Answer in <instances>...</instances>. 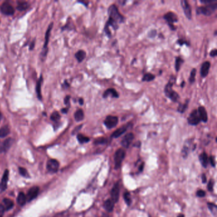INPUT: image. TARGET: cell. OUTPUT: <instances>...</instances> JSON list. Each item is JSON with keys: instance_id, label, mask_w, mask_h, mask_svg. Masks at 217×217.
<instances>
[{"instance_id": "6da1fadb", "label": "cell", "mask_w": 217, "mask_h": 217, "mask_svg": "<svg viewBox=\"0 0 217 217\" xmlns=\"http://www.w3.org/2000/svg\"><path fill=\"white\" fill-rule=\"evenodd\" d=\"M109 18L104 26V32L108 37H111V32L109 29L110 27H112L114 30L118 28L119 24L123 23L125 21L124 16L120 13L118 10V8L114 4L111 5L108 10Z\"/></svg>"}, {"instance_id": "7a4b0ae2", "label": "cell", "mask_w": 217, "mask_h": 217, "mask_svg": "<svg viewBox=\"0 0 217 217\" xmlns=\"http://www.w3.org/2000/svg\"><path fill=\"white\" fill-rule=\"evenodd\" d=\"M176 81V77H171L170 81L166 85L164 88V93L166 97L170 98L173 102H177L180 98L179 94L173 89V86Z\"/></svg>"}, {"instance_id": "3957f363", "label": "cell", "mask_w": 217, "mask_h": 217, "mask_svg": "<svg viewBox=\"0 0 217 217\" xmlns=\"http://www.w3.org/2000/svg\"><path fill=\"white\" fill-rule=\"evenodd\" d=\"M217 9V3L216 2L205 5V6H201L198 7L196 9V13L197 15H204L206 16H210L215 12Z\"/></svg>"}, {"instance_id": "277c9868", "label": "cell", "mask_w": 217, "mask_h": 217, "mask_svg": "<svg viewBox=\"0 0 217 217\" xmlns=\"http://www.w3.org/2000/svg\"><path fill=\"white\" fill-rule=\"evenodd\" d=\"M125 157V151L122 148L118 149L114 155L115 169L117 170H119L122 166V162Z\"/></svg>"}, {"instance_id": "5b68a950", "label": "cell", "mask_w": 217, "mask_h": 217, "mask_svg": "<svg viewBox=\"0 0 217 217\" xmlns=\"http://www.w3.org/2000/svg\"><path fill=\"white\" fill-rule=\"evenodd\" d=\"M163 17L167 22V24L172 30H175L176 29V28L174 26L173 24L178 21V17L177 15L173 12H169L164 14Z\"/></svg>"}, {"instance_id": "8992f818", "label": "cell", "mask_w": 217, "mask_h": 217, "mask_svg": "<svg viewBox=\"0 0 217 217\" xmlns=\"http://www.w3.org/2000/svg\"><path fill=\"white\" fill-rule=\"evenodd\" d=\"M187 121L191 125H197L200 123V119L197 110H194L191 112L187 118Z\"/></svg>"}, {"instance_id": "52a82bcc", "label": "cell", "mask_w": 217, "mask_h": 217, "mask_svg": "<svg viewBox=\"0 0 217 217\" xmlns=\"http://www.w3.org/2000/svg\"><path fill=\"white\" fill-rule=\"evenodd\" d=\"M118 122V118L116 116H112V115H108L107 117L104 121V124L105 125V126L110 129H113L115 127Z\"/></svg>"}, {"instance_id": "ba28073f", "label": "cell", "mask_w": 217, "mask_h": 217, "mask_svg": "<svg viewBox=\"0 0 217 217\" xmlns=\"http://www.w3.org/2000/svg\"><path fill=\"white\" fill-rule=\"evenodd\" d=\"M120 196V182L117 181L114 185V187L111 190V199L113 200L114 203H117L118 201Z\"/></svg>"}, {"instance_id": "9c48e42d", "label": "cell", "mask_w": 217, "mask_h": 217, "mask_svg": "<svg viewBox=\"0 0 217 217\" xmlns=\"http://www.w3.org/2000/svg\"><path fill=\"white\" fill-rule=\"evenodd\" d=\"M0 10L2 13L6 15H12L15 13L14 8L9 2H4L0 7Z\"/></svg>"}, {"instance_id": "30bf717a", "label": "cell", "mask_w": 217, "mask_h": 217, "mask_svg": "<svg viewBox=\"0 0 217 217\" xmlns=\"http://www.w3.org/2000/svg\"><path fill=\"white\" fill-rule=\"evenodd\" d=\"M134 138V135L132 133H129L126 134L121 141V145L124 148H129L131 143L133 142Z\"/></svg>"}, {"instance_id": "8fae6325", "label": "cell", "mask_w": 217, "mask_h": 217, "mask_svg": "<svg viewBox=\"0 0 217 217\" xmlns=\"http://www.w3.org/2000/svg\"><path fill=\"white\" fill-rule=\"evenodd\" d=\"M59 164L58 160L55 159H51L47 163V170L51 173H56L58 171Z\"/></svg>"}, {"instance_id": "7c38bea8", "label": "cell", "mask_w": 217, "mask_h": 217, "mask_svg": "<svg viewBox=\"0 0 217 217\" xmlns=\"http://www.w3.org/2000/svg\"><path fill=\"white\" fill-rule=\"evenodd\" d=\"M181 5L182 9L183 10V12L185 13V15L189 19H192V9L189 3V2L186 0H181Z\"/></svg>"}, {"instance_id": "4fadbf2b", "label": "cell", "mask_w": 217, "mask_h": 217, "mask_svg": "<svg viewBox=\"0 0 217 217\" xmlns=\"http://www.w3.org/2000/svg\"><path fill=\"white\" fill-rule=\"evenodd\" d=\"M52 27H53V23H51V24L49 25V28H48L47 32H46L45 43H44V46H43V50L42 51V55L43 56V57H45L46 55L47 54V45H48V43H49V39L51 32L52 31Z\"/></svg>"}, {"instance_id": "5bb4252c", "label": "cell", "mask_w": 217, "mask_h": 217, "mask_svg": "<svg viewBox=\"0 0 217 217\" xmlns=\"http://www.w3.org/2000/svg\"><path fill=\"white\" fill-rule=\"evenodd\" d=\"M130 125H131V124L129 123V124H127L126 125H124L122 126L121 127L117 129L116 131H115L113 133H112V134L111 136V138H119L120 136H122L123 134H124L127 131V130L128 129V128L130 127Z\"/></svg>"}, {"instance_id": "9a60e30c", "label": "cell", "mask_w": 217, "mask_h": 217, "mask_svg": "<svg viewBox=\"0 0 217 217\" xmlns=\"http://www.w3.org/2000/svg\"><path fill=\"white\" fill-rule=\"evenodd\" d=\"M210 66H211V63L209 61H205L202 64L201 67H200V74L201 77L206 78L208 76Z\"/></svg>"}, {"instance_id": "2e32d148", "label": "cell", "mask_w": 217, "mask_h": 217, "mask_svg": "<svg viewBox=\"0 0 217 217\" xmlns=\"http://www.w3.org/2000/svg\"><path fill=\"white\" fill-rule=\"evenodd\" d=\"M38 192H39V188L38 187H33L31 189H30L28 193L27 196H26V200H28V202H30L32 200L35 199L37 197Z\"/></svg>"}, {"instance_id": "e0dca14e", "label": "cell", "mask_w": 217, "mask_h": 217, "mask_svg": "<svg viewBox=\"0 0 217 217\" xmlns=\"http://www.w3.org/2000/svg\"><path fill=\"white\" fill-rule=\"evenodd\" d=\"M197 111L200 119V121H203V122L206 123L208 120V114L206 108L203 106H200L198 108Z\"/></svg>"}, {"instance_id": "ac0fdd59", "label": "cell", "mask_w": 217, "mask_h": 217, "mask_svg": "<svg viewBox=\"0 0 217 217\" xmlns=\"http://www.w3.org/2000/svg\"><path fill=\"white\" fill-rule=\"evenodd\" d=\"M9 170H6L3 175L1 183H0V189H1L2 191L5 190L7 187V183L8 181H9Z\"/></svg>"}, {"instance_id": "d6986e66", "label": "cell", "mask_w": 217, "mask_h": 217, "mask_svg": "<svg viewBox=\"0 0 217 217\" xmlns=\"http://www.w3.org/2000/svg\"><path fill=\"white\" fill-rule=\"evenodd\" d=\"M109 95H111L112 98H119V94L117 92V91L113 88H110L108 89L105 91L104 92L103 97L104 98H107Z\"/></svg>"}, {"instance_id": "ffe728a7", "label": "cell", "mask_w": 217, "mask_h": 217, "mask_svg": "<svg viewBox=\"0 0 217 217\" xmlns=\"http://www.w3.org/2000/svg\"><path fill=\"white\" fill-rule=\"evenodd\" d=\"M13 143V140L12 138H8L4 142L0 143V152H5L11 147Z\"/></svg>"}, {"instance_id": "44dd1931", "label": "cell", "mask_w": 217, "mask_h": 217, "mask_svg": "<svg viewBox=\"0 0 217 217\" xmlns=\"http://www.w3.org/2000/svg\"><path fill=\"white\" fill-rule=\"evenodd\" d=\"M43 82V77L42 75L40 76L38 81L37 82L36 86V94L38 96V98L39 100H42V91H41V87H42V84Z\"/></svg>"}, {"instance_id": "7402d4cb", "label": "cell", "mask_w": 217, "mask_h": 217, "mask_svg": "<svg viewBox=\"0 0 217 217\" xmlns=\"http://www.w3.org/2000/svg\"><path fill=\"white\" fill-rule=\"evenodd\" d=\"M114 205H115V203H114L113 200H112L111 199H108L106 200L104 203V208L107 211L111 212L112 211L114 210Z\"/></svg>"}, {"instance_id": "603a6c76", "label": "cell", "mask_w": 217, "mask_h": 217, "mask_svg": "<svg viewBox=\"0 0 217 217\" xmlns=\"http://www.w3.org/2000/svg\"><path fill=\"white\" fill-rule=\"evenodd\" d=\"M199 160L200 163L201 164V165L204 167H207L208 166V157L206 153L205 152H203L201 154H200L199 155Z\"/></svg>"}, {"instance_id": "cb8c5ba5", "label": "cell", "mask_w": 217, "mask_h": 217, "mask_svg": "<svg viewBox=\"0 0 217 217\" xmlns=\"http://www.w3.org/2000/svg\"><path fill=\"white\" fill-rule=\"evenodd\" d=\"M74 117L77 122H80L84 119V113L82 109L77 110L74 114Z\"/></svg>"}, {"instance_id": "d4e9b609", "label": "cell", "mask_w": 217, "mask_h": 217, "mask_svg": "<svg viewBox=\"0 0 217 217\" xmlns=\"http://www.w3.org/2000/svg\"><path fill=\"white\" fill-rule=\"evenodd\" d=\"M75 56L79 62H82L86 57V52L83 50H80L75 54Z\"/></svg>"}, {"instance_id": "484cf974", "label": "cell", "mask_w": 217, "mask_h": 217, "mask_svg": "<svg viewBox=\"0 0 217 217\" xmlns=\"http://www.w3.org/2000/svg\"><path fill=\"white\" fill-rule=\"evenodd\" d=\"M3 204H4V208L6 210H9L10 209H12L13 206V202L10 199H3Z\"/></svg>"}, {"instance_id": "4316f807", "label": "cell", "mask_w": 217, "mask_h": 217, "mask_svg": "<svg viewBox=\"0 0 217 217\" xmlns=\"http://www.w3.org/2000/svg\"><path fill=\"white\" fill-rule=\"evenodd\" d=\"M189 99H187L185 103H180L179 104V106L178 107L177 111L180 114H183L185 113V111H186V110L187 109V107L189 106Z\"/></svg>"}, {"instance_id": "83f0119b", "label": "cell", "mask_w": 217, "mask_h": 217, "mask_svg": "<svg viewBox=\"0 0 217 217\" xmlns=\"http://www.w3.org/2000/svg\"><path fill=\"white\" fill-rule=\"evenodd\" d=\"M17 203L20 206H24L26 203V197L23 192L19 193L17 197Z\"/></svg>"}, {"instance_id": "f1b7e54d", "label": "cell", "mask_w": 217, "mask_h": 217, "mask_svg": "<svg viewBox=\"0 0 217 217\" xmlns=\"http://www.w3.org/2000/svg\"><path fill=\"white\" fill-rule=\"evenodd\" d=\"M10 129L8 126H3L0 129V138H5L10 134Z\"/></svg>"}, {"instance_id": "f546056e", "label": "cell", "mask_w": 217, "mask_h": 217, "mask_svg": "<svg viewBox=\"0 0 217 217\" xmlns=\"http://www.w3.org/2000/svg\"><path fill=\"white\" fill-rule=\"evenodd\" d=\"M77 140H78V142L81 144L88 143L90 141L89 138L87 137V136H85L82 134H78L77 135Z\"/></svg>"}, {"instance_id": "4dcf8cb0", "label": "cell", "mask_w": 217, "mask_h": 217, "mask_svg": "<svg viewBox=\"0 0 217 217\" xmlns=\"http://www.w3.org/2000/svg\"><path fill=\"white\" fill-rule=\"evenodd\" d=\"M29 6V5L27 2H19L17 6V9L19 11H24L27 10Z\"/></svg>"}, {"instance_id": "1f68e13d", "label": "cell", "mask_w": 217, "mask_h": 217, "mask_svg": "<svg viewBox=\"0 0 217 217\" xmlns=\"http://www.w3.org/2000/svg\"><path fill=\"white\" fill-rule=\"evenodd\" d=\"M123 197H124V199L125 200V203H126V204L127 206H130L132 203V199H131L130 193L128 192H125L124 193Z\"/></svg>"}, {"instance_id": "d6a6232c", "label": "cell", "mask_w": 217, "mask_h": 217, "mask_svg": "<svg viewBox=\"0 0 217 217\" xmlns=\"http://www.w3.org/2000/svg\"><path fill=\"white\" fill-rule=\"evenodd\" d=\"M183 59L180 57H176L175 59V69L176 71H179L181 64L183 63Z\"/></svg>"}, {"instance_id": "836d02e7", "label": "cell", "mask_w": 217, "mask_h": 217, "mask_svg": "<svg viewBox=\"0 0 217 217\" xmlns=\"http://www.w3.org/2000/svg\"><path fill=\"white\" fill-rule=\"evenodd\" d=\"M155 78V76L153 74L148 73L144 74L143 77L142 81L143 82H151L152 80H154Z\"/></svg>"}, {"instance_id": "e575fe53", "label": "cell", "mask_w": 217, "mask_h": 217, "mask_svg": "<svg viewBox=\"0 0 217 217\" xmlns=\"http://www.w3.org/2000/svg\"><path fill=\"white\" fill-rule=\"evenodd\" d=\"M196 69L195 68H193L191 70L190 77H189V82L190 84H194L196 80Z\"/></svg>"}, {"instance_id": "d590c367", "label": "cell", "mask_w": 217, "mask_h": 217, "mask_svg": "<svg viewBox=\"0 0 217 217\" xmlns=\"http://www.w3.org/2000/svg\"><path fill=\"white\" fill-rule=\"evenodd\" d=\"M51 119L54 122H58L61 119V115L58 111H54L51 116Z\"/></svg>"}, {"instance_id": "8d00e7d4", "label": "cell", "mask_w": 217, "mask_h": 217, "mask_svg": "<svg viewBox=\"0 0 217 217\" xmlns=\"http://www.w3.org/2000/svg\"><path fill=\"white\" fill-rule=\"evenodd\" d=\"M107 143V139L104 138L103 137L98 138L96 140H94V144H96V145H98V144H104Z\"/></svg>"}, {"instance_id": "74e56055", "label": "cell", "mask_w": 217, "mask_h": 217, "mask_svg": "<svg viewBox=\"0 0 217 217\" xmlns=\"http://www.w3.org/2000/svg\"><path fill=\"white\" fill-rule=\"evenodd\" d=\"M19 173L20 174L24 176V177H26V178H29V173L28 172V171L26 170L25 168H24V167H19Z\"/></svg>"}, {"instance_id": "f35d334b", "label": "cell", "mask_w": 217, "mask_h": 217, "mask_svg": "<svg viewBox=\"0 0 217 217\" xmlns=\"http://www.w3.org/2000/svg\"><path fill=\"white\" fill-rule=\"evenodd\" d=\"M208 208L210 209V211H211V213H215L216 212L217 206H216V204H213V203H208Z\"/></svg>"}, {"instance_id": "ab89813d", "label": "cell", "mask_w": 217, "mask_h": 217, "mask_svg": "<svg viewBox=\"0 0 217 217\" xmlns=\"http://www.w3.org/2000/svg\"><path fill=\"white\" fill-rule=\"evenodd\" d=\"M213 187H214V181L213 180H210L208 183V189L210 192L213 191Z\"/></svg>"}, {"instance_id": "60d3db41", "label": "cell", "mask_w": 217, "mask_h": 217, "mask_svg": "<svg viewBox=\"0 0 217 217\" xmlns=\"http://www.w3.org/2000/svg\"><path fill=\"white\" fill-rule=\"evenodd\" d=\"M196 196L199 197H203L206 196V192L203 190H199L196 193Z\"/></svg>"}, {"instance_id": "b9f144b4", "label": "cell", "mask_w": 217, "mask_h": 217, "mask_svg": "<svg viewBox=\"0 0 217 217\" xmlns=\"http://www.w3.org/2000/svg\"><path fill=\"white\" fill-rule=\"evenodd\" d=\"M200 2L204 5H208V4H211L213 3L216 2V0H200Z\"/></svg>"}, {"instance_id": "7bdbcfd3", "label": "cell", "mask_w": 217, "mask_h": 217, "mask_svg": "<svg viewBox=\"0 0 217 217\" xmlns=\"http://www.w3.org/2000/svg\"><path fill=\"white\" fill-rule=\"evenodd\" d=\"M209 160H210V164L211 165V166L213 167H215L216 166V161H215V157L213 155H211L210 159H209Z\"/></svg>"}, {"instance_id": "ee69618b", "label": "cell", "mask_w": 217, "mask_h": 217, "mask_svg": "<svg viewBox=\"0 0 217 217\" xmlns=\"http://www.w3.org/2000/svg\"><path fill=\"white\" fill-rule=\"evenodd\" d=\"M156 33H157V31L156 30H152L150 31L149 33H148V36L149 37H151V38H154L155 35H156Z\"/></svg>"}, {"instance_id": "f6af8a7d", "label": "cell", "mask_w": 217, "mask_h": 217, "mask_svg": "<svg viewBox=\"0 0 217 217\" xmlns=\"http://www.w3.org/2000/svg\"><path fill=\"white\" fill-rule=\"evenodd\" d=\"M177 43L179 44V45H181V46H182V45H184V44H186V45H189V44L187 43V41H185V40H183V39H178Z\"/></svg>"}, {"instance_id": "bcb514c9", "label": "cell", "mask_w": 217, "mask_h": 217, "mask_svg": "<svg viewBox=\"0 0 217 217\" xmlns=\"http://www.w3.org/2000/svg\"><path fill=\"white\" fill-rule=\"evenodd\" d=\"M5 209L4 208V206L2 204H0V217H2L3 214H4V212H5Z\"/></svg>"}, {"instance_id": "7dc6e473", "label": "cell", "mask_w": 217, "mask_h": 217, "mask_svg": "<svg viewBox=\"0 0 217 217\" xmlns=\"http://www.w3.org/2000/svg\"><path fill=\"white\" fill-rule=\"evenodd\" d=\"M216 54H217V50L216 49L212 50L210 53V55L211 58H215L216 55Z\"/></svg>"}, {"instance_id": "c3c4849f", "label": "cell", "mask_w": 217, "mask_h": 217, "mask_svg": "<svg viewBox=\"0 0 217 217\" xmlns=\"http://www.w3.org/2000/svg\"><path fill=\"white\" fill-rule=\"evenodd\" d=\"M82 127V125H79V126H78V127H77L75 129H74V131H73V134H76V133H77L79 131V130L81 129Z\"/></svg>"}, {"instance_id": "681fc988", "label": "cell", "mask_w": 217, "mask_h": 217, "mask_svg": "<svg viewBox=\"0 0 217 217\" xmlns=\"http://www.w3.org/2000/svg\"><path fill=\"white\" fill-rule=\"evenodd\" d=\"M69 99H70V96L69 95H67L66 97L65 98V99H64V104H65L66 105H67V104H69Z\"/></svg>"}, {"instance_id": "f907efd6", "label": "cell", "mask_w": 217, "mask_h": 217, "mask_svg": "<svg viewBox=\"0 0 217 217\" xmlns=\"http://www.w3.org/2000/svg\"><path fill=\"white\" fill-rule=\"evenodd\" d=\"M201 178H202V181H203V183H206L207 182V178H206L205 174H202Z\"/></svg>"}, {"instance_id": "816d5d0a", "label": "cell", "mask_w": 217, "mask_h": 217, "mask_svg": "<svg viewBox=\"0 0 217 217\" xmlns=\"http://www.w3.org/2000/svg\"><path fill=\"white\" fill-rule=\"evenodd\" d=\"M68 109L67 108H62L61 110V111H62V113L63 114H67L68 113Z\"/></svg>"}, {"instance_id": "f5cc1de1", "label": "cell", "mask_w": 217, "mask_h": 217, "mask_svg": "<svg viewBox=\"0 0 217 217\" xmlns=\"http://www.w3.org/2000/svg\"><path fill=\"white\" fill-rule=\"evenodd\" d=\"M143 167H144V163H143L140 165V167H139V171L141 172V171H143Z\"/></svg>"}, {"instance_id": "db71d44e", "label": "cell", "mask_w": 217, "mask_h": 217, "mask_svg": "<svg viewBox=\"0 0 217 217\" xmlns=\"http://www.w3.org/2000/svg\"><path fill=\"white\" fill-rule=\"evenodd\" d=\"M78 101H79V104H80V105H83L84 104V99L83 98H80Z\"/></svg>"}, {"instance_id": "11a10c76", "label": "cell", "mask_w": 217, "mask_h": 217, "mask_svg": "<svg viewBox=\"0 0 217 217\" xmlns=\"http://www.w3.org/2000/svg\"><path fill=\"white\" fill-rule=\"evenodd\" d=\"M35 42H33V43H32V44H31L30 47H29V50H33V48L35 47Z\"/></svg>"}, {"instance_id": "9f6ffc18", "label": "cell", "mask_w": 217, "mask_h": 217, "mask_svg": "<svg viewBox=\"0 0 217 217\" xmlns=\"http://www.w3.org/2000/svg\"><path fill=\"white\" fill-rule=\"evenodd\" d=\"M185 84V81H183V82H182V83L181 84V87L183 88V87H184Z\"/></svg>"}, {"instance_id": "6f0895ef", "label": "cell", "mask_w": 217, "mask_h": 217, "mask_svg": "<svg viewBox=\"0 0 217 217\" xmlns=\"http://www.w3.org/2000/svg\"><path fill=\"white\" fill-rule=\"evenodd\" d=\"M102 217H109V216L107 214H103Z\"/></svg>"}, {"instance_id": "680465c9", "label": "cell", "mask_w": 217, "mask_h": 217, "mask_svg": "<svg viewBox=\"0 0 217 217\" xmlns=\"http://www.w3.org/2000/svg\"><path fill=\"white\" fill-rule=\"evenodd\" d=\"M177 217H185V215L183 214H180Z\"/></svg>"}, {"instance_id": "91938a15", "label": "cell", "mask_w": 217, "mask_h": 217, "mask_svg": "<svg viewBox=\"0 0 217 217\" xmlns=\"http://www.w3.org/2000/svg\"><path fill=\"white\" fill-rule=\"evenodd\" d=\"M2 119V114L1 113V111H0V122H1Z\"/></svg>"}]
</instances>
